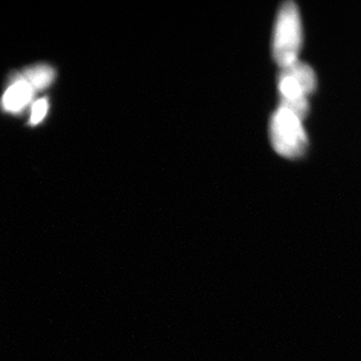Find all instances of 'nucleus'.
I'll return each instance as SVG.
<instances>
[{"mask_svg":"<svg viewBox=\"0 0 361 361\" xmlns=\"http://www.w3.org/2000/svg\"><path fill=\"white\" fill-rule=\"evenodd\" d=\"M303 42L302 21L298 7L286 1L278 11L273 32L272 54L281 68L298 61Z\"/></svg>","mask_w":361,"mask_h":361,"instance_id":"f257e3e1","label":"nucleus"},{"mask_svg":"<svg viewBox=\"0 0 361 361\" xmlns=\"http://www.w3.org/2000/svg\"><path fill=\"white\" fill-rule=\"evenodd\" d=\"M280 104L295 111L305 118L310 110L308 97L317 85V78L313 68L298 61L293 65L281 68L277 80Z\"/></svg>","mask_w":361,"mask_h":361,"instance_id":"f03ea898","label":"nucleus"},{"mask_svg":"<svg viewBox=\"0 0 361 361\" xmlns=\"http://www.w3.org/2000/svg\"><path fill=\"white\" fill-rule=\"evenodd\" d=\"M303 120L295 111L282 104L273 113L269 135L273 149L280 156L296 159L305 153L308 139Z\"/></svg>","mask_w":361,"mask_h":361,"instance_id":"7ed1b4c3","label":"nucleus"},{"mask_svg":"<svg viewBox=\"0 0 361 361\" xmlns=\"http://www.w3.org/2000/svg\"><path fill=\"white\" fill-rule=\"evenodd\" d=\"M35 90L23 77H18L6 90L2 104L7 111L18 113L32 102Z\"/></svg>","mask_w":361,"mask_h":361,"instance_id":"20e7f679","label":"nucleus"},{"mask_svg":"<svg viewBox=\"0 0 361 361\" xmlns=\"http://www.w3.org/2000/svg\"><path fill=\"white\" fill-rule=\"evenodd\" d=\"M23 78L30 82L33 90H44L51 84L54 71L51 66L39 65L25 70Z\"/></svg>","mask_w":361,"mask_h":361,"instance_id":"39448f33","label":"nucleus"},{"mask_svg":"<svg viewBox=\"0 0 361 361\" xmlns=\"http://www.w3.org/2000/svg\"><path fill=\"white\" fill-rule=\"evenodd\" d=\"M47 109H49V104H47V99H42L35 102L33 104L32 116H30V123L37 125L42 122L47 115Z\"/></svg>","mask_w":361,"mask_h":361,"instance_id":"423d86ee","label":"nucleus"}]
</instances>
